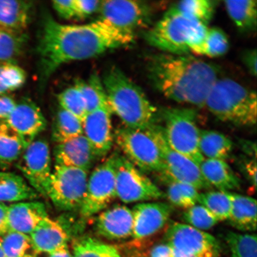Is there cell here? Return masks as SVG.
Listing matches in <instances>:
<instances>
[{"mask_svg":"<svg viewBox=\"0 0 257 257\" xmlns=\"http://www.w3.org/2000/svg\"><path fill=\"white\" fill-rule=\"evenodd\" d=\"M199 168L205 181L218 191L229 192L240 187V179L226 161L204 159Z\"/></svg>","mask_w":257,"mask_h":257,"instance_id":"7402d4cb","label":"cell"},{"mask_svg":"<svg viewBox=\"0 0 257 257\" xmlns=\"http://www.w3.org/2000/svg\"><path fill=\"white\" fill-rule=\"evenodd\" d=\"M256 157L242 159L240 161L241 171L248 182L252 190L255 191L256 188Z\"/></svg>","mask_w":257,"mask_h":257,"instance_id":"ee69618b","label":"cell"},{"mask_svg":"<svg viewBox=\"0 0 257 257\" xmlns=\"http://www.w3.org/2000/svg\"><path fill=\"white\" fill-rule=\"evenodd\" d=\"M201 25H204L168 10L163 17L148 30L145 39L150 46L165 53L186 55L190 52L189 41Z\"/></svg>","mask_w":257,"mask_h":257,"instance_id":"8992f818","label":"cell"},{"mask_svg":"<svg viewBox=\"0 0 257 257\" xmlns=\"http://www.w3.org/2000/svg\"><path fill=\"white\" fill-rule=\"evenodd\" d=\"M0 242L6 257L37 256L38 253L27 234L8 231L0 236Z\"/></svg>","mask_w":257,"mask_h":257,"instance_id":"836d02e7","label":"cell"},{"mask_svg":"<svg viewBox=\"0 0 257 257\" xmlns=\"http://www.w3.org/2000/svg\"><path fill=\"white\" fill-rule=\"evenodd\" d=\"M83 135L82 121L70 112L60 108L53 124V139L56 143Z\"/></svg>","mask_w":257,"mask_h":257,"instance_id":"4dcf8cb0","label":"cell"},{"mask_svg":"<svg viewBox=\"0 0 257 257\" xmlns=\"http://www.w3.org/2000/svg\"><path fill=\"white\" fill-rule=\"evenodd\" d=\"M204 107L218 119L236 126L256 123V92L228 78H218L205 99Z\"/></svg>","mask_w":257,"mask_h":257,"instance_id":"277c9868","label":"cell"},{"mask_svg":"<svg viewBox=\"0 0 257 257\" xmlns=\"http://www.w3.org/2000/svg\"><path fill=\"white\" fill-rule=\"evenodd\" d=\"M232 207L227 220L235 229L243 232H253L256 229V201L255 199L231 192Z\"/></svg>","mask_w":257,"mask_h":257,"instance_id":"603a6c76","label":"cell"},{"mask_svg":"<svg viewBox=\"0 0 257 257\" xmlns=\"http://www.w3.org/2000/svg\"><path fill=\"white\" fill-rule=\"evenodd\" d=\"M182 218L185 224L202 231L211 229L218 223L207 208L199 204L186 209Z\"/></svg>","mask_w":257,"mask_h":257,"instance_id":"ab89813d","label":"cell"},{"mask_svg":"<svg viewBox=\"0 0 257 257\" xmlns=\"http://www.w3.org/2000/svg\"><path fill=\"white\" fill-rule=\"evenodd\" d=\"M112 113L124 126L144 128L156 123L158 110L139 86L117 67H111L102 80Z\"/></svg>","mask_w":257,"mask_h":257,"instance_id":"3957f363","label":"cell"},{"mask_svg":"<svg viewBox=\"0 0 257 257\" xmlns=\"http://www.w3.org/2000/svg\"><path fill=\"white\" fill-rule=\"evenodd\" d=\"M17 102L8 94L0 96V120L6 121L16 107Z\"/></svg>","mask_w":257,"mask_h":257,"instance_id":"f6af8a7d","label":"cell"},{"mask_svg":"<svg viewBox=\"0 0 257 257\" xmlns=\"http://www.w3.org/2000/svg\"><path fill=\"white\" fill-rule=\"evenodd\" d=\"M156 123L144 128H118L114 141L125 157L141 171L162 172L163 163L154 137Z\"/></svg>","mask_w":257,"mask_h":257,"instance_id":"52a82bcc","label":"cell"},{"mask_svg":"<svg viewBox=\"0 0 257 257\" xmlns=\"http://www.w3.org/2000/svg\"><path fill=\"white\" fill-rule=\"evenodd\" d=\"M28 37L19 32L0 28V64L15 63L23 53Z\"/></svg>","mask_w":257,"mask_h":257,"instance_id":"1f68e13d","label":"cell"},{"mask_svg":"<svg viewBox=\"0 0 257 257\" xmlns=\"http://www.w3.org/2000/svg\"><path fill=\"white\" fill-rule=\"evenodd\" d=\"M226 240L232 257H256L255 234L227 233Z\"/></svg>","mask_w":257,"mask_h":257,"instance_id":"d590c367","label":"cell"},{"mask_svg":"<svg viewBox=\"0 0 257 257\" xmlns=\"http://www.w3.org/2000/svg\"><path fill=\"white\" fill-rule=\"evenodd\" d=\"M32 9L30 2L0 0V28L24 32L31 21Z\"/></svg>","mask_w":257,"mask_h":257,"instance_id":"cb8c5ba5","label":"cell"},{"mask_svg":"<svg viewBox=\"0 0 257 257\" xmlns=\"http://www.w3.org/2000/svg\"><path fill=\"white\" fill-rule=\"evenodd\" d=\"M112 114L107 105L89 112L82 121L83 135L100 157L107 155L113 145Z\"/></svg>","mask_w":257,"mask_h":257,"instance_id":"ac0fdd59","label":"cell"},{"mask_svg":"<svg viewBox=\"0 0 257 257\" xmlns=\"http://www.w3.org/2000/svg\"><path fill=\"white\" fill-rule=\"evenodd\" d=\"M27 74L15 63L0 64V96L8 94L23 86Z\"/></svg>","mask_w":257,"mask_h":257,"instance_id":"8d00e7d4","label":"cell"},{"mask_svg":"<svg viewBox=\"0 0 257 257\" xmlns=\"http://www.w3.org/2000/svg\"><path fill=\"white\" fill-rule=\"evenodd\" d=\"M53 8L58 15L66 20L77 19L76 9L75 0L65 1H53Z\"/></svg>","mask_w":257,"mask_h":257,"instance_id":"7bdbcfd3","label":"cell"},{"mask_svg":"<svg viewBox=\"0 0 257 257\" xmlns=\"http://www.w3.org/2000/svg\"><path fill=\"white\" fill-rule=\"evenodd\" d=\"M8 205L0 203V236L9 231L8 221Z\"/></svg>","mask_w":257,"mask_h":257,"instance_id":"7dc6e473","label":"cell"},{"mask_svg":"<svg viewBox=\"0 0 257 257\" xmlns=\"http://www.w3.org/2000/svg\"><path fill=\"white\" fill-rule=\"evenodd\" d=\"M256 0L225 1L228 15L239 31L248 32L255 30L257 21Z\"/></svg>","mask_w":257,"mask_h":257,"instance_id":"83f0119b","label":"cell"},{"mask_svg":"<svg viewBox=\"0 0 257 257\" xmlns=\"http://www.w3.org/2000/svg\"><path fill=\"white\" fill-rule=\"evenodd\" d=\"M98 12L101 20L134 37L137 31L149 24L152 16L150 6L137 0L102 1Z\"/></svg>","mask_w":257,"mask_h":257,"instance_id":"4fadbf2b","label":"cell"},{"mask_svg":"<svg viewBox=\"0 0 257 257\" xmlns=\"http://www.w3.org/2000/svg\"><path fill=\"white\" fill-rule=\"evenodd\" d=\"M72 257H122L114 246L85 237L77 241Z\"/></svg>","mask_w":257,"mask_h":257,"instance_id":"e575fe53","label":"cell"},{"mask_svg":"<svg viewBox=\"0 0 257 257\" xmlns=\"http://www.w3.org/2000/svg\"><path fill=\"white\" fill-rule=\"evenodd\" d=\"M163 181L165 182L167 185L166 197L170 205L173 207L184 208L185 210L194 206L183 195L175 181H169V180H163Z\"/></svg>","mask_w":257,"mask_h":257,"instance_id":"60d3db41","label":"cell"},{"mask_svg":"<svg viewBox=\"0 0 257 257\" xmlns=\"http://www.w3.org/2000/svg\"><path fill=\"white\" fill-rule=\"evenodd\" d=\"M31 187L46 197V188L53 169L49 145L46 140H35L26 147L16 164Z\"/></svg>","mask_w":257,"mask_h":257,"instance_id":"5bb4252c","label":"cell"},{"mask_svg":"<svg viewBox=\"0 0 257 257\" xmlns=\"http://www.w3.org/2000/svg\"><path fill=\"white\" fill-rule=\"evenodd\" d=\"M162 117L169 146L200 166L204 158L199 149L201 130L197 123V112L191 108H167L163 110Z\"/></svg>","mask_w":257,"mask_h":257,"instance_id":"5b68a950","label":"cell"},{"mask_svg":"<svg viewBox=\"0 0 257 257\" xmlns=\"http://www.w3.org/2000/svg\"><path fill=\"white\" fill-rule=\"evenodd\" d=\"M136 240H143L160 232L168 223L173 207L168 202H144L135 205L133 210Z\"/></svg>","mask_w":257,"mask_h":257,"instance_id":"9a60e30c","label":"cell"},{"mask_svg":"<svg viewBox=\"0 0 257 257\" xmlns=\"http://www.w3.org/2000/svg\"><path fill=\"white\" fill-rule=\"evenodd\" d=\"M95 229L99 235L110 240H120L133 236V211L124 205L116 204L98 213Z\"/></svg>","mask_w":257,"mask_h":257,"instance_id":"d6986e66","label":"cell"},{"mask_svg":"<svg viewBox=\"0 0 257 257\" xmlns=\"http://www.w3.org/2000/svg\"><path fill=\"white\" fill-rule=\"evenodd\" d=\"M243 62L253 76H256V49L247 51L243 55Z\"/></svg>","mask_w":257,"mask_h":257,"instance_id":"bcb514c9","label":"cell"},{"mask_svg":"<svg viewBox=\"0 0 257 257\" xmlns=\"http://www.w3.org/2000/svg\"><path fill=\"white\" fill-rule=\"evenodd\" d=\"M5 121L18 134L27 146L47 126L46 118L40 108L29 99L17 102Z\"/></svg>","mask_w":257,"mask_h":257,"instance_id":"e0dca14e","label":"cell"},{"mask_svg":"<svg viewBox=\"0 0 257 257\" xmlns=\"http://www.w3.org/2000/svg\"><path fill=\"white\" fill-rule=\"evenodd\" d=\"M53 152L55 166L79 169L88 172L101 158L83 135L57 143Z\"/></svg>","mask_w":257,"mask_h":257,"instance_id":"2e32d148","label":"cell"},{"mask_svg":"<svg viewBox=\"0 0 257 257\" xmlns=\"http://www.w3.org/2000/svg\"><path fill=\"white\" fill-rule=\"evenodd\" d=\"M60 108L70 112L80 120L84 119L86 112L84 101L76 86L67 88L57 96Z\"/></svg>","mask_w":257,"mask_h":257,"instance_id":"f35d334b","label":"cell"},{"mask_svg":"<svg viewBox=\"0 0 257 257\" xmlns=\"http://www.w3.org/2000/svg\"><path fill=\"white\" fill-rule=\"evenodd\" d=\"M38 197L39 194L22 176L0 172V203L34 201Z\"/></svg>","mask_w":257,"mask_h":257,"instance_id":"d4e9b609","label":"cell"},{"mask_svg":"<svg viewBox=\"0 0 257 257\" xmlns=\"http://www.w3.org/2000/svg\"><path fill=\"white\" fill-rule=\"evenodd\" d=\"M113 155L99 164L88 176L80 214L90 217L108 208L116 198Z\"/></svg>","mask_w":257,"mask_h":257,"instance_id":"7c38bea8","label":"cell"},{"mask_svg":"<svg viewBox=\"0 0 257 257\" xmlns=\"http://www.w3.org/2000/svg\"><path fill=\"white\" fill-rule=\"evenodd\" d=\"M199 149L204 159L226 161L232 152L233 143L219 132L201 130Z\"/></svg>","mask_w":257,"mask_h":257,"instance_id":"484cf974","label":"cell"},{"mask_svg":"<svg viewBox=\"0 0 257 257\" xmlns=\"http://www.w3.org/2000/svg\"><path fill=\"white\" fill-rule=\"evenodd\" d=\"M216 3L211 0H185L172 5L169 10L207 26L213 17Z\"/></svg>","mask_w":257,"mask_h":257,"instance_id":"f546056e","label":"cell"},{"mask_svg":"<svg viewBox=\"0 0 257 257\" xmlns=\"http://www.w3.org/2000/svg\"><path fill=\"white\" fill-rule=\"evenodd\" d=\"M88 178V172L85 170L55 166L46 186V197L59 210L80 209L85 197Z\"/></svg>","mask_w":257,"mask_h":257,"instance_id":"9c48e42d","label":"cell"},{"mask_svg":"<svg viewBox=\"0 0 257 257\" xmlns=\"http://www.w3.org/2000/svg\"><path fill=\"white\" fill-rule=\"evenodd\" d=\"M48 217L46 205L38 201L16 202L8 205L9 231L30 235L41 221Z\"/></svg>","mask_w":257,"mask_h":257,"instance_id":"ffe728a7","label":"cell"},{"mask_svg":"<svg viewBox=\"0 0 257 257\" xmlns=\"http://www.w3.org/2000/svg\"><path fill=\"white\" fill-rule=\"evenodd\" d=\"M153 84L166 98L204 107L205 99L218 78L213 64L186 55L156 54L148 63Z\"/></svg>","mask_w":257,"mask_h":257,"instance_id":"7a4b0ae2","label":"cell"},{"mask_svg":"<svg viewBox=\"0 0 257 257\" xmlns=\"http://www.w3.org/2000/svg\"><path fill=\"white\" fill-rule=\"evenodd\" d=\"M165 241L172 257H221V247L216 237L186 224H170Z\"/></svg>","mask_w":257,"mask_h":257,"instance_id":"30bf717a","label":"cell"},{"mask_svg":"<svg viewBox=\"0 0 257 257\" xmlns=\"http://www.w3.org/2000/svg\"><path fill=\"white\" fill-rule=\"evenodd\" d=\"M0 257H6L4 250H3L1 242H0Z\"/></svg>","mask_w":257,"mask_h":257,"instance_id":"681fc988","label":"cell"},{"mask_svg":"<svg viewBox=\"0 0 257 257\" xmlns=\"http://www.w3.org/2000/svg\"><path fill=\"white\" fill-rule=\"evenodd\" d=\"M48 257H72L67 246L63 247L56 251L48 253Z\"/></svg>","mask_w":257,"mask_h":257,"instance_id":"c3c4849f","label":"cell"},{"mask_svg":"<svg viewBox=\"0 0 257 257\" xmlns=\"http://www.w3.org/2000/svg\"><path fill=\"white\" fill-rule=\"evenodd\" d=\"M35 251L50 253L67 246L68 233L63 225L47 217L30 234Z\"/></svg>","mask_w":257,"mask_h":257,"instance_id":"44dd1931","label":"cell"},{"mask_svg":"<svg viewBox=\"0 0 257 257\" xmlns=\"http://www.w3.org/2000/svg\"><path fill=\"white\" fill-rule=\"evenodd\" d=\"M75 86L81 94L87 114L108 105L103 83L97 74H93L86 81L77 80Z\"/></svg>","mask_w":257,"mask_h":257,"instance_id":"f1b7e54d","label":"cell"},{"mask_svg":"<svg viewBox=\"0 0 257 257\" xmlns=\"http://www.w3.org/2000/svg\"><path fill=\"white\" fill-rule=\"evenodd\" d=\"M116 197L125 204L157 200L165 194L145 173L121 154H114Z\"/></svg>","mask_w":257,"mask_h":257,"instance_id":"ba28073f","label":"cell"},{"mask_svg":"<svg viewBox=\"0 0 257 257\" xmlns=\"http://www.w3.org/2000/svg\"><path fill=\"white\" fill-rule=\"evenodd\" d=\"M77 19H84L98 12L101 1L98 0H75Z\"/></svg>","mask_w":257,"mask_h":257,"instance_id":"b9f144b4","label":"cell"},{"mask_svg":"<svg viewBox=\"0 0 257 257\" xmlns=\"http://www.w3.org/2000/svg\"><path fill=\"white\" fill-rule=\"evenodd\" d=\"M154 137L162 160L163 169L160 173L162 180L186 183L198 191L212 188L202 177L197 164L169 146L163 126L157 123L154 126Z\"/></svg>","mask_w":257,"mask_h":257,"instance_id":"8fae6325","label":"cell"},{"mask_svg":"<svg viewBox=\"0 0 257 257\" xmlns=\"http://www.w3.org/2000/svg\"><path fill=\"white\" fill-rule=\"evenodd\" d=\"M27 147L5 121L0 122V168L8 169L17 162Z\"/></svg>","mask_w":257,"mask_h":257,"instance_id":"4316f807","label":"cell"},{"mask_svg":"<svg viewBox=\"0 0 257 257\" xmlns=\"http://www.w3.org/2000/svg\"><path fill=\"white\" fill-rule=\"evenodd\" d=\"M229 48L226 34L218 28H208L205 34L202 56L217 57L223 56Z\"/></svg>","mask_w":257,"mask_h":257,"instance_id":"74e56055","label":"cell"},{"mask_svg":"<svg viewBox=\"0 0 257 257\" xmlns=\"http://www.w3.org/2000/svg\"><path fill=\"white\" fill-rule=\"evenodd\" d=\"M198 204L207 208L218 222L227 220L232 207L231 192L213 191L201 193Z\"/></svg>","mask_w":257,"mask_h":257,"instance_id":"d6a6232c","label":"cell"},{"mask_svg":"<svg viewBox=\"0 0 257 257\" xmlns=\"http://www.w3.org/2000/svg\"><path fill=\"white\" fill-rule=\"evenodd\" d=\"M135 37L101 19L86 25H68L60 24L47 15L37 48L41 87L63 64L91 59L127 46Z\"/></svg>","mask_w":257,"mask_h":257,"instance_id":"6da1fadb","label":"cell"}]
</instances>
